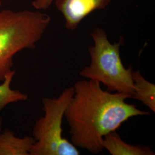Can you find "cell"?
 <instances>
[{"label": "cell", "instance_id": "6da1fadb", "mask_svg": "<svg viewBox=\"0 0 155 155\" xmlns=\"http://www.w3.org/2000/svg\"><path fill=\"white\" fill-rule=\"evenodd\" d=\"M73 87L74 95L64 116L70 127V141L91 153H102L104 137L123 123L134 117L150 115L127 102L130 95L103 90L98 82L84 79Z\"/></svg>", "mask_w": 155, "mask_h": 155}, {"label": "cell", "instance_id": "7a4b0ae2", "mask_svg": "<svg viewBox=\"0 0 155 155\" xmlns=\"http://www.w3.org/2000/svg\"><path fill=\"white\" fill-rule=\"evenodd\" d=\"M51 20L48 15L39 11H0V82L11 71L14 56L35 48Z\"/></svg>", "mask_w": 155, "mask_h": 155}, {"label": "cell", "instance_id": "3957f363", "mask_svg": "<svg viewBox=\"0 0 155 155\" xmlns=\"http://www.w3.org/2000/svg\"><path fill=\"white\" fill-rule=\"evenodd\" d=\"M90 36L94 41V45L88 48L90 64L84 67L79 75L104 84L109 91L132 97L133 70L132 66L125 68L121 58L120 48L123 39L112 44L105 31L100 28H95Z\"/></svg>", "mask_w": 155, "mask_h": 155}, {"label": "cell", "instance_id": "277c9868", "mask_svg": "<svg viewBox=\"0 0 155 155\" xmlns=\"http://www.w3.org/2000/svg\"><path fill=\"white\" fill-rule=\"evenodd\" d=\"M74 93V87L71 86L64 89L58 97L42 99L45 114L33 126L32 134L35 141L30 155H80L77 147L63 137L64 112Z\"/></svg>", "mask_w": 155, "mask_h": 155}, {"label": "cell", "instance_id": "5b68a950", "mask_svg": "<svg viewBox=\"0 0 155 155\" xmlns=\"http://www.w3.org/2000/svg\"><path fill=\"white\" fill-rule=\"evenodd\" d=\"M111 0H56V8L64 17L65 27L75 30L83 19L91 12L105 9Z\"/></svg>", "mask_w": 155, "mask_h": 155}, {"label": "cell", "instance_id": "8992f818", "mask_svg": "<svg viewBox=\"0 0 155 155\" xmlns=\"http://www.w3.org/2000/svg\"><path fill=\"white\" fill-rule=\"evenodd\" d=\"M102 146L111 155H155L150 147L126 143L116 131L111 132L104 137Z\"/></svg>", "mask_w": 155, "mask_h": 155}, {"label": "cell", "instance_id": "52a82bcc", "mask_svg": "<svg viewBox=\"0 0 155 155\" xmlns=\"http://www.w3.org/2000/svg\"><path fill=\"white\" fill-rule=\"evenodd\" d=\"M33 137H17L9 129L0 131V155H30L35 143Z\"/></svg>", "mask_w": 155, "mask_h": 155}, {"label": "cell", "instance_id": "ba28073f", "mask_svg": "<svg viewBox=\"0 0 155 155\" xmlns=\"http://www.w3.org/2000/svg\"><path fill=\"white\" fill-rule=\"evenodd\" d=\"M133 93L131 98L141 102L155 112V85L147 81L139 70L132 71Z\"/></svg>", "mask_w": 155, "mask_h": 155}, {"label": "cell", "instance_id": "9c48e42d", "mask_svg": "<svg viewBox=\"0 0 155 155\" xmlns=\"http://www.w3.org/2000/svg\"><path fill=\"white\" fill-rule=\"evenodd\" d=\"M16 73L12 70L0 84V113L6 106L12 103L24 101L28 99V95L11 88V82Z\"/></svg>", "mask_w": 155, "mask_h": 155}, {"label": "cell", "instance_id": "30bf717a", "mask_svg": "<svg viewBox=\"0 0 155 155\" xmlns=\"http://www.w3.org/2000/svg\"><path fill=\"white\" fill-rule=\"evenodd\" d=\"M54 0H33L32 5L38 10H46L50 8Z\"/></svg>", "mask_w": 155, "mask_h": 155}, {"label": "cell", "instance_id": "8fae6325", "mask_svg": "<svg viewBox=\"0 0 155 155\" xmlns=\"http://www.w3.org/2000/svg\"><path fill=\"white\" fill-rule=\"evenodd\" d=\"M2 120L1 118L0 117V131L1 130V126H2Z\"/></svg>", "mask_w": 155, "mask_h": 155}, {"label": "cell", "instance_id": "7c38bea8", "mask_svg": "<svg viewBox=\"0 0 155 155\" xmlns=\"http://www.w3.org/2000/svg\"><path fill=\"white\" fill-rule=\"evenodd\" d=\"M1 4H1V0H0V7L1 6Z\"/></svg>", "mask_w": 155, "mask_h": 155}]
</instances>
